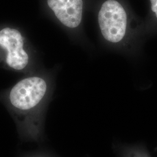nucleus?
Masks as SVG:
<instances>
[{
  "mask_svg": "<svg viewBox=\"0 0 157 157\" xmlns=\"http://www.w3.org/2000/svg\"><path fill=\"white\" fill-rule=\"evenodd\" d=\"M47 4L58 20L67 27L75 28L81 23L82 0H47Z\"/></svg>",
  "mask_w": 157,
  "mask_h": 157,
  "instance_id": "4",
  "label": "nucleus"
},
{
  "mask_svg": "<svg viewBox=\"0 0 157 157\" xmlns=\"http://www.w3.org/2000/svg\"><path fill=\"white\" fill-rule=\"evenodd\" d=\"M0 46L6 52V61L12 69L21 71L29 63L28 53L23 49L21 33L15 29L6 28L0 31Z\"/></svg>",
  "mask_w": 157,
  "mask_h": 157,
  "instance_id": "3",
  "label": "nucleus"
},
{
  "mask_svg": "<svg viewBox=\"0 0 157 157\" xmlns=\"http://www.w3.org/2000/svg\"><path fill=\"white\" fill-rule=\"evenodd\" d=\"M155 15H156V17H157V11L155 12Z\"/></svg>",
  "mask_w": 157,
  "mask_h": 157,
  "instance_id": "5",
  "label": "nucleus"
},
{
  "mask_svg": "<svg viewBox=\"0 0 157 157\" xmlns=\"http://www.w3.org/2000/svg\"><path fill=\"white\" fill-rule=\"evenodd\" d=\"M98 23L104 39L112 43L121 41L126 33L127 15L123 6L115 0H107L98 13Z\"/></svg>",
  "mask_w": 157,
  "mask_h": 157,
  "instance_id": "2",
  "label": "nucleus"
},
{
  "mask_svg": "<svg viewBox=\"0 0 157 157\" xmlns=\"http://www.w3.org/2000/svg\"><path fill=\"white\" fill-rule=\"evenodd\" d=\"M47 91V84L41 78L32 76L17 83L10 92L8 99L15 112L26 119H31L41 104Z\"/></svg>",
  "mask_w": 157,
  "mask_h": 157,
  "instance_id": "1",
  "label": "nucleus"
}]
</instances>
